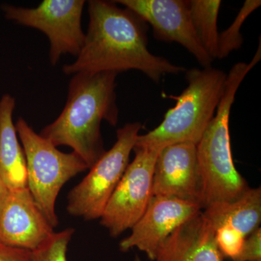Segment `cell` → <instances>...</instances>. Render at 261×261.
<instances>
[{"label":"cell","mask_w":261,"mask_h":261,"mask_svg":"<svg viewBox=\"0 0 261 261\" xmlns=\"http://www.w3.org/2000/svg\"><path fill=\"white\" fill-rule=\"evenodd\" d=\"M133 12L152 27L154 37L181 44L203 68L214 60L206 53L192 23L188 1L185 0H118L113 1Z\"/></svg>","instance_id":"9c48e42d"},{"label":"cell","mask_w":261,"mask_h":261,"mask_svg":"<svg viewBox=\"0 0 261 261\" xmlns=\"http://www.w3.org/2000/svg\"><path fill=\"white\" fill-rule=\"evenodd\" d=\"M0 261H33L32 252L0 243Z\"/></svg>","instance_id":"44dd1931"},{"label":"cell","mask_w":261,"mask_h":261,"mask_svg":"<svg viewBox=\"0 0 261 261\" xmlns=\"http://www.w3.org/2000/svg\"><path fill=\"white\" fill-rule=\"evenodd\" d=\"M141 128L142 124L135 122L117 130L114 145L89 168L87 176L68 193V214L86 221L100 219L129 164L130 152Z\"/></svg>","instance_id":"8992f818"},{"label":"cell","mask_w":261,"mask_h":261,"mask_svg":"<svg viewBox=\"0 0 261 261\" xmlns=\"http://www.w3.org/2000/svg\"><path fill=\"white\" fill-rule=\"evenodd\" d=\"M75 229L65 228L55 232L37 250L32 251L33 261H67V250Z\"/></svg>","instance_id":"ac0fdd59"},{"label":"cell","mask_w":261,"mask_h":261,"mask_svg":"<svg viewBox=\"0 0 261 261\" xmlns=\"http://www.w3.org/2000/svg\"><path fill=\"white\" fill-rule=\"evenodd\" d=\"M84 5L83 0H44L35 8L4 5L2 9L8 20L46 34L50 43L49 60L56 65L63 55L77 57L82 50Z\"/></svg>","instance_id":"52a82bcc"},{"label":"cell","mask_w":261,"mask_h":261,"mask_svg":"<svg viewBox=\"0 0 261 261\" xmlns=\"http://www.w3.org/2000/svg\"><path fill=\"white\" fill-rule=\"evenodd\" d=\"M233 261H261V228H257L244 240L243 247Z\"/></svg>","instance_id":"ffe728a7"},{"label":"cell","mask_w":261,"mask_h":261,"mask_svg":"<svg viewBox=\"0 0 261 261\" xmlns=\"http://www.w3.org/2000/svg\"><path fill=\"white\" fill-rule=\"evenodd\" d=\"M202 211L200 206L173 198L152 196L145 214L132 228L128 238L119 243L121 252L136 248L154 261L165 240L180 225Z\"/></svg>","instance_id":"7c38bea8"},{"label":"cell","mask_w":261,"mask_h":261,"mask_svg":"<svg viewBox=\"0 0 261 261\" xmlns=\"http://www.w3.org/2000/svg\"><path fill=\"white\" fill-rule=\"evenodd\" d=\"M152 196L173 197L203 209V188L197 145L173 144L161 149L154 164Z\"/></svg>","instance_id":"30bf717a"},{"label":"cell","mask_w":261,"mask_h":261,"mask_svg":"<svg viewBox=\"0 0 261 261\" xmlns=\"http://www.w3.org/2000/svg\"><path fill=\"white\" fill-rule=\"evenodd\" d=\"M162 149L135 145V159L127 166L100 217V224L118 238L145 214L152 197L156 159Z\"/></svg>","instance_id":"ba28073f"},{"label":"cell","mask_w":261,"mask_h":261,"mask_svg":"<svg viewBox=\"0 0 261 261\" xmlns=\"http://www.w3.org/2000/svg\"><path fill=\"white\" fill-rule=\"evenodd\" d=\"M245 239L241 233L228 225L216 229V243L224 257L234 258L241 250Z\"/></svg>","instance_id":"d6986e66"},{"label":"cell","mask_w":261,"mask_h":261,"mask_svg":"<svg viewBox=\"0 0 261 261\" xmlns=\"http://www.w3.org/2000/svg\"><path fill=\"white\" fill-rule=\"evenodd\" d=\"M88 13L83 47L73 63L63 66L65 74L137 70L159 82L164 75L187 71L149 51L145 22L130 10L113 1L91 0Z\"/></svg>","instance_id":"6da1fadb"},{"label":"cell","mask_w":261,"mask_h":261,"mask_svg":"<svg viewBox=\"0 0 261 261\" xmlns=\"http://www.w3.org/2000/svg\"><path fill=\"white\" fill-rule=\"evenodd\" d=\"M134 261H142L141 260L140 257L138 256V255H136L135 260Z\"/></svg>","instance_id":"603a6c76"},{"label":"cell","mask_w":261,"mask_h":261,"mask_svg":"<svg viewBox=\"0 0 261 261\" xmlns=\"http://www.w3.org/2000/svg\"><path fill=\"white\" fill-rule=\"evenodd\" d=\"M260 5V0H247L245 2L233 23L224 32L219 34L217 58L223 59L226 58L232 51L238 50L242 47L243 37L240 30L244 22Z\"/></svg>","instance_id":"e0dca14e"},{"label":"cell","mask_w":261,"mask_h":261,"mask_svg":"<svg viewBox=\"0 0 261 261\" xmlns=\"http://www.w3.org/2000/svg\"><path fill=\"white\" fill-rule=\"evenodd\" d=\"M215 231L228 225L244 238L260 227L261 222V190L248 189L237 200L219 204L202 210Z\"/></svg>","instance_id":"9a60e30c"},{"label":"cell","mask_w":261,"mask_h":261,"mask_svg":"<svg viewBox=\"0 0 261 261\" xmlns=\"http://www.w3.org/2000/svg\"><path fill=\"white\" fill-rule=\"evenodd\" d=\"M23 145L27 166L28 188L43 214L53 227L58 225L57 197L70 179L89 169L74 152L65 153L36 133L23 118L15 123Z\"/></svg>","instance_id":"5b68a950"},{"label":"cell","mask_w":261,"mask_h":261,"mask_svg":"<svg viewBox=\"0 0 261 261\" xmlns=\"http://www.w3.org/2000/svg\"><path fill=\"white\" fill-rule=\"evenodd\" d=\"M8 190V189L5 186L4 182L3 181L1 177H0V199L4 196Z\"/></svg>","instance_id":"7402d4cb"},{"label":"cell","mask_w":261,"mask_h":261,"mask_svg":"<svg viewBox=\"0 0 261 261\" xmlns=\"http://www.w3.org/2000/svg\"><path fill=\"white\" fill-rule=\"evenodd\" d=\"M260 48L249 63L240 62L226 76L219 106L197 145V161L203 188V209L231 202L249 188L232 159L229 116L235 95L247 73L260 61Z\"/></svg>","instance_id":"3957f363"},{"label":"cell","mask_w":261,"mask_h":261,"mask_svg":"<svg viewBox=\"0 0 261 261\" xmlns=\"http://www.w3.org/2000/svg\"><path fill=\"white\" fill-rule=\"evenodd\" d=\"M116 73L73 75L63 111L39 135L56 147L68 146L91 168L106 152L101 123L116 126Z\"/></svg>","instance_id":"7a4b0ae2"},{"label":"cell","mask_w":261,"mask_h":261,"mask_svg":"<svg viewBox=\"0 0 261 261\" xmlns=\"http://www.w3.org/2000/svg\"><path fill=\"white\" fill-rule=\"evenodd\" d=\"M192 23L197 37L206 53L213 60L218 57V17L221 1L220 0H190Z\"/></svg>","instance_id":"2e32d148"},{"label":"cell","mask_w":261,"mask_h":261,"mask_svg":"<svg viewBox=\"0 0 261 261\" xmlns=\"http://www.w3.org/2000/svg\"><path fill=\"white\" fill-rule=\"evenodd\" d=\"M28 187L8 190L0 199V243L34 251L55 233Z\"/></svg>","instance_id":"8fae6325"},{"label":"cell","mask_w":261,"mask_h":261,"mask_svg":"<svg viewBox=\"0 0 261 261\" xmlns=\"http://www.w3.org/2000/svg\"><path fill=\"white\" fill-rule=\"evenodd\" d=\"M185 73L188 86L176 106L166 113L159 126L139 135L136 145L163 149L173 144L197 145L200 142L222 97L227 74L212 66Z\"/></svg>","instance_id":"277c9868"},{"label":"cell","mask_w":261,"mask_h":261,"mask_svg":"<svg viewBox=\"0 0 261 261\" xmlns=\"http://www.w3.org/2000/svg\"><path fill=\"white\" fill-rule=\"evenodd\" d=\"M15 99L6 94L0 99V177L10 190L28 187L23 149L13 123Z\"/></svg>","instance_id":"5bb4252c"},{"label":"cell","mask_w":261,"mask_h":261,"mask_svg":"<svg viewBox=\"0 0 261 261\" xmlns=\"http://www.w3.org/2000/svg\"><path fill=\"white\" fill-rule=\"evenodd\" d=\"M216 231L202 211L176 228L158 251L154 261H223Z\"/></svg>","instance_id":"4fadbf2b"}]
</instances>
